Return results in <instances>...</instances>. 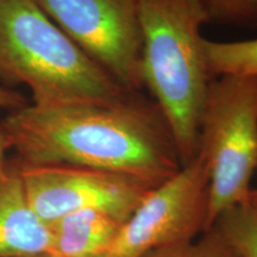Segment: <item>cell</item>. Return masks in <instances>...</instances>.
Segmentation results:
<instances>
[{"instance_id":"3","label":"cell","mask_w":257,"mask_h":257,"mask_svg":"<svg viewBox=\"0 0 257 257\" xmlns=\"http://www.w3.org/2000/svg\"><path fill=\"white\" fill-rule=\"evenodd\" d=\"M0 75L27 85L38 106L105 102L130 92L86 55L36 0H0Z\"/></svg>"},{"instance_id":"12","label":"cell","mask_w":257,"mask_h":257,"mask_svg":"<svg viewBox=\"0 0 257 257\" xmlns=\"http://www.w3.org/2000/svg\"><path fill=\"white\" fill-rule=\"evenodd\" d=\"M208 23L257 30V0H199Z\"/></svg>"},{"instance_id":"15","label":"cell","mask_w":257,"mask_h":257,"mask_svg":"<svg viewBox=\"0 0 257 257\" xmlns=\"http://www.w3.org/2000/svg\"><path fill=\"white\" fill-rule=\"evenodd\" d=\"M8 147V143H6V138L4 134L0 130V176H2L4 173H3V156H4V150L5 148Z\"/></svg>"},{"instance_id":"4","label":"cell","mask_w":257,"mask_h":257,"mask_svg":"<svg viewBox=\"0 0 257 257\" xmlns=\"http://www.w3.org/2000/svg\"><path fill=\"white\" fill-rule=\"evenodd\" d=\"M199 149L210 172L208 231L221 214L251 197L257 170V78L225 75L211 80Z\"/></svg>"},{"instance_id":"9","label":"cell","mask_w":257,"mask_h":257,"mask_svg":"<svg viewBox=\"0 0 257 257\" xmlns=\"http://www.w3.org/2000/svg\"><path fill=\"white\" fill-rule=\"evenodd\" d=\"M123 221L98 210H80L49 225L53 242L49 255L102 257L113 244Z\"/></svg>"},{"instance_id":"11","label":"cell","mask_w":257,"mask_h":257,"mask_svg":"<svg viewBox=\"0 0 257 257\" xmlns=\"http://www.w3.org/2000/svg\"><path fill=\"white\" fill-rule=\"evenodd\" d=\"M212 227L219 231L236 257H257V204L251 199L221 214Z\"/></svg>"},{"instance_id":"7","label":"cell","mask_w":257,"mask_h":257,"mask_svg":"<svg viewBox=\"0 0 257 257\" xmlns=\"http://www.w3.org/2000/svg\"><path fill=\"white\" fill-rule=\"evenodd\" d=\"M19 174L29 205L48 225L80 210L106 212L124 223L153 189L130 176L81 167H25Z\"/></svg>"},{"instance_id":"8","label":"cell","mask_w":257,"mask_h":257,"mask_svg":"<svg viewBox=\"0 0 257 257\" xmlns=\"http://www.w3.org/2000/svg\"><path fill=\"white\" fill-rule=\"evenodd\" d=\"M53 234L29 205L21 174L0 176V257L49 253Z\"/></svg>"},{"instance_id":"13","label":"cell","mask_w":257,"mask_h":257,"mask_svg":"<svg viewBox=\"0 0 257 257\" xmlns=\"http://www.w3.org/2000/svg\"><path fill=\"white\" fill-rule=\"evenodd\" d=\"M142 257H236L226 240L216 227L188 243L163 246Z\"/></svg>"},{"instance_id":"1","label":"cell","mask_w":257,"mask_h":257,"mask_svg":"<svg viewBox=\"0 0 257 257\" xmlns=\"http://www.w3.org/2000/svg\"><path fill=\"white\" fill-rule=\"evenodd\" d=\"M0 130L27 167L104 170L153 188L182 167L165 114L142 92L105 102L25 105L6 117Z\"/></svg>"},{"instance_id":"10","label":"cell","mask_w":257,"mask_h":257,"mask_svg":"<svg viewBox=\"0 0 257 257\" xmlns=\"http://www.w3.org/2000/svg\"><path fill=\"white\" fill-rule=\"evenodd\" d=\"M204 55L211 79L225 75L257 78V38L232 42L205 38Z\"/></svg>"},{"instance_id":"16","label":"cell","mask_w":257,"mask_h":257,"mask_svg":"<svg viewBox=\"0 0 257 257\" xmlns=\"http://www.w3.org/2000/svg\"><path fill=\"white\" fill-rule=\"evenodd\" d=\"M250 199H251V200H252L253 202H255V204H257V188L252 189L251 197H250Z\"/></svg>"},{"instance_id":"6","label":"cell","mask_w":257,"mask_h":257,"mask_svg":"<svg viewBox=\"0 0 257 257\" xmlns=\"http://www.w3.org/2000/svg\"><path fill=\"white\" fill-rule=\"evenodd\" d=\"M48 17L118 85L143 92L141 0H36Z\"/></svg>"},{"instance_id":"5","label":"cell","mask_w":257,"mask_h":257,"mask_svg":"<svg viewBox=\"0 0 257 257\" xmlns=\"http://www.w3.org/2000/svg\"><path fill=\"white\" fill-rule=\"evenodd\" d=\"M208 184L207 159L198 149L176 174L148 193L102 257H142L197 239L206 232Z\"/></svg>"},{"instance_id":"2","label":"cell","mask_w":257,"mask_h":257,"mask_svg":"<svg viewBox=\"0 0 257 257\" xmlns=\"http://www.w3.org/2000/svg\"><path fill=\"white\" fill-rule=\"evenodd\" d=\"M208 24L199 0H141L143 89L168 121L181 165L199 149V131L211 83L201 29Z\"/></svg>"},{"instance_id":"17","label":"cell","mask_w":257,"mask_h":257,"mask_svg":"<svg viewBox=\"0 0 257 257\" xmlns=\"http://www.w3.org/2000/svg\"><path fill=\"white\" fill-rule=\"evenodd\" d=\"M29 257H57L54 255H49V253H43V255H36V256H29Z\"/></svg>"},{"instance_id":"14","label":"cell","mask_w":257,"mask_h":257,"mask_svg":"<svg viewBox=\"0 0 257 257\" xmlns=\"http://www.w3.org/2000/svg\"><path fill=\"white\" fill-rule=\"evenodd\" d=\"M23 106H25L23 96L0 87V108H21Z\"/></svg>"}]
</instances>
